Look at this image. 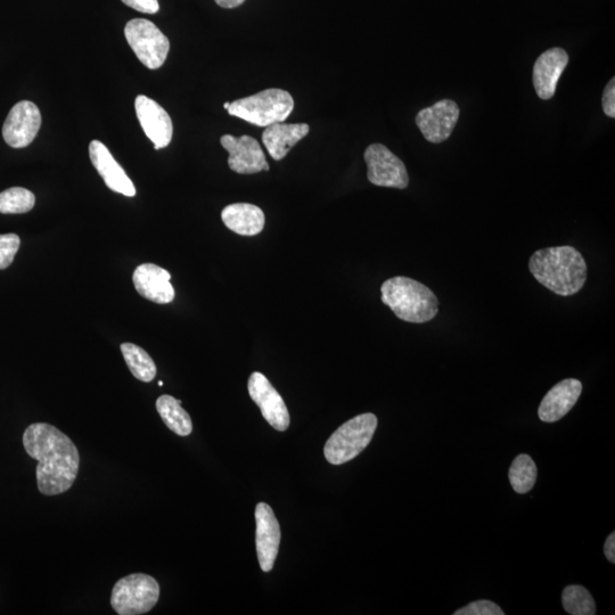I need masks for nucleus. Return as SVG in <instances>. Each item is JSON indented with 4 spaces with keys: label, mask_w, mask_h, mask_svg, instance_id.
<instances>
[{
    "label": "nucleus",
    "mask_w": 615,
    "mask_h": 615,
    "mask_svg": "<svg viewBox=\"0 0 615 615\" xmlns=\"http://www.w3.org/2000/svg\"><path fill=\"white\" fill-rule=\"evenodd\" d=\"M377 428V417L372 413L351 418L336 430L326 442L324 454L332 465H342L362 454L371 444Z\"/></svg>",
    "instance_id": "obj_5"
},
{
    "label": "nucleus",
    "mask_w": 615,
    "mask_h": 615,
    "mask_svg": "<svg viewBox=\"0 0 615 615\" xmlns=\"http://www.w3.org/2000/svg\"><path fill=\"white\" fill-rule=\"evenodd\" d=\"M35 194L23 187H12L0 193V213L19 215L34 209Z\"/></svg>",
    "instance_id": "obj_25"
},
{
    "label": "nucleus",
    "mask_w": 615,
    "mask_h": 615,
    "mask_svg": "<svg viewBox=\"0 0 615 615\" xmlns=\"http://www.w3.org/2000/svg\"><path fill=\"white\" fill-rule=\"evenodd\" d=\"M215 2L220 7L228 8V10H231V8L241 6L245 2V0H215Z\"/></svg>",
    "instance_id": "obj_31"
},
{
    "label": "nucleus",
    "mask_w": 615,
    "mask_h": 615,
    "mask_svg": "<svg viewBox=\"0 0 615 615\" xmlns=\"http://www.w3.org/2000/svg\"><path fill=\"white\" fill-rule=\"evenodd\" d=\"M256 545L260 568L264 572L272 571L281 544V527L275 513L268 504L260 503L256 507Z\"/></svg>",
    "instance_id": "obj_14"
},
{
    "label": "nucleus",
    "mask_w": 615,
    "mask_h": 615,
    "mask_svg": "<svg viewBox=\"0 0 615 615\" xmlns=\"http://www.w3.org/2000/svg\"><path fill=\"white\" fill-rule=\"evenodd\" d=\"M455 615H504V611L499 606L490 601H477L466 605L465 608L457 610Z\"/></svg>",
    "instance_id": "obj_27"
},
{
    "label": "nucleus",
    "mask_w": 615,
    "mask_h": 615,
    "mask_svg": "<svg viewBox=\"0 0 615 615\" xmlns=\"http://www.w3.org/2000/svg\"><path fill=\"white\" fill-rule=\"evenodd\" d=\"M562 604L565 611L572 615H595L596 605L592 594L579 585L568 586L563 590Z\"/></svg>",
    "instance_id": "obj_24"
},
{
    "label": "nucleus",
    "mask_w": 615,
    "mask_h": 615,
    "mask_svg": "<svg viewBox=\"0 0 615 615\" xmlns=\"http://www.w3.org/2000/svg\"><path fill=\"white\" fill-rule=\"evenodd\" d=\"M529 269L533 277L561 297L577 294L587 281V264L573 246H554L532 254Z\"/></svg>",
    "instance_id": "obj_2"
},
{
    "label": "nucleus",
    "mask_w": 615,
    "mask_h": 615,
    "mask_svg": "<svg viewBox=\"0 0 615 615\" xmlns=\"http://www.w3.org/2000/svg\"><path fill=\"white\" fill-rule=\"evenodd\" d=\"M21 245L20 237L16 234L0 235V270L12 265Z\"/></svg>",
    "instance_id": "obj_26"
},
{
    "label": "nucleus",
    "mask_w": 615,
    "mask_h": 615,
    "mask_svg": "<svg viewBox=\"0 0 615 615\" xmlns=\"http://www.w3.org/2000/svg\"><path fill=\"white\" fill-rule=\"evenodd\" d=\"M248 389L251 399L260 408L262 416L277 431L289 429L291 418L280 393L273 387L264 374L254 372L249 379Z\"/></svg>",
    "instance_id": "obj_9"
},
{
    "label": "nucleus",
    "mask_w": 615,
    "mask_h": 615,
    "mask_svg": "<svg viewBox=\"0 0 615 615\" xmlns=\"http://www.w3.org/2000/svg\"><path fill=\"white\" fill-rule=\"evenodd\" d=\"M40 127L41 113L38 106L29 101L19 102L13 106L4 122V141L14 149H23L35 141Z\"/></svg>",
    "instance_id": "obj_10"
},
{
    "label": "nucleus",
    "mask_w": 615,
    "mask_h": 615,
    "mask_svg": "<svg viewBox=\"0 0 615 615\" xmlns=\"http://www.w3.org/2000/svg\"><path fill=\"white\" fill-rule=\"evenodd\" d=\"M229 105H231V103H228V102H227V103H225V104H224V109H225V110H228V109H229Z\"/></svg>",
    "instance_id": "obj_32"
},
{
    "label": "nucleus",
    "mask_w": 615,
    "mask_h": 615,
    "mask_svg": "<svg viewBox=\"0 0 615 615\" xmlns=\"http://www.w3.org/2000/svg\"><path fill=\"white\" fill-rule=\"evenodd\" d=\"M367 178L373 185L405 190L409 184L405 163L387 146L372 144L364 154Z\"/></svg>",
    "instance_id": "obj_8"
},
{
    "label": "nucleus",
    "mask_w": 615,
    "mask_h": 615,
    "mask_svg": "<svg viewBox=\"0 0 615 615\" xmlns=\"http://www.w3.org/2000/svg\"><path fill=\"white\" fill-rule=\"evenodd\" d=\"M603 110L606 116L615 118V79L612 78L604 89Z\"/></svg>",
    "instance_id": "obj_29"
},
{
    "label": "nucleus",
    "mask_w": 615,
    "mask_h": 615,
    "mask_svg": "<svg viewBox=\"0 0 615 615\" xmlns=\"http://www.w3.org/2000/svg\"><path fill=\"white\" fill-rule=\"evenodd\" d=\"M121 2L137 12L145 14H155L160 10L158 0H121Z\"/></svg>",
    "instance_id": "obj_28"
},
{
    "label": "nucleus",
    "mask_w": 615,
    "mask_h": 615,
    "mask_svg": "<svg viewBox=\"0 0 615 615\" xmlns=\"http://www.w3.org/2000/svg\"><path fill=\"white\" fill-rule=\"evenodd\" d=\"M160 598L157 579L145 573H134L117 581L111 595L112 609L120 615L149 613Z\"/></svg>",
    "instance_id": "obj_6"
},
{
    "label": "nucleus",
    "mask_w": 615,
    "mask_h": 615,
    "mask_svg": "<svg viewBox=\"0 0 615 615\" xmlns=\"http://www.w3.org/2000/svg\"><path fill=\"white\" fill-rule=\"evenodd\" d=\"M121 352L127 366L137 380L150 383L157 376V365L147 352L134 343H122Z\"/></svg>",
    "instance_id": "obj_22"
},
{
    "label": "nucleus",
    "mask_w": 615,
    "mask_h": 615,
    "mask_svg": "<svg viewBox=\"0 0 615 615\" xmlns=\"http://www.w3.org/2000/svg\"><path fill=\"white\" fill-rule=\"evenodd\" d=\"M537 475L536 463L529 455L522 454L514 459L508 478L515 492L523 495L535 486Z\"/></svg>",
    "instance_id": "obj_23"
},
{
    "label": "nucleus",
    "mask_w": 615,
    "mask_h": 615,
    "mask_svg": "<svg viewBox=\"0 0 615 615\" xmlns=\"http://www.w3.org/2000/svg\"><path fill=\"white\" fill-rule=\"evenodd\" d=\"M382 302L401 321L424 324L432 321L439 313V301L428 286L398 276L385 281L381 287Z\"/></svg>",
    "instance_id": "obj_3"
},
{
    "label": "nucleus",
    "mask_w": 615,
    "mask_h": 615,
    "mask_svg": "<svg viewBox=\"0 0 615 615\" xmlns=\"http://www.w3.org/2000/svg\"><path fill=\"white\" fill-rule=\"evenodd\" d=\"M89 157L98 174L103 178L111 191L134 198L136 188L126 171L120 166L113 155L100 141H93L89 145Z\"/></svg>",
    "instance_id": "obj_15"
},
{
    "label": "nucleus",
    "mask_w": 615,
    "mask_h": 615,
    "mask_svg": "<svg viewBox=\"0 0 615 615\" xmlns=\"http://www.w3.org/2000/svg\"><path fill=\"white\" fill-rule=\"evenodd\" d=\"M125 36L146 68L157 70L166 62L170 41L155 24L145 19H134L127 23Z\"/></svg>",
    "instance_id": "obj_7"
},
{
    "label": "nucleus",
    "mask_w": 615,
    "mask_h": 615,
    "mask_svg": "<svg viewBox=\"0 0 615 615\" xmlns=\"http://www.w3.org/2000/svg\"><path fill=\"white\" fill-rule=\"evenodd\" d=\"M582 392V384L578 380L567 379L557 383L547 393L538 409L541 421L554 423L562 420L576 406Z\"/></svg>",
    "instance_id": "obj_18"
},
{
    "label": "nucleus",
    "mask_w": 615,
    "mask_h": 615,
    "mask_svg": "<svg viewBox=\"0 0 615 615\" xmlns=\"http://www.w3.org/2000/svg\"><path fill=\"white\" fill-rule=\"evenodd\" d=\"M27 454L38 462L36 475L41 494L57 496L75 483L80 456L75 442L67 434L48 423H35L23 433Z\"/></svg>",
    "instance_id": "obj_1"
},
{
    "label": "nucleus",
    "mask_w": 615,
    "mask_h": 615,
    "mask_svg": "<svg viewBox=\"0 0 615 615\" xmlns=\"http://www.w3.org/2000/svg\"><path fill=\"white\" fill-rule=\"evenodd\" d=\"M162 385H163V382L160 381L159 382V387H162Z\"/></svg>",
    "instance_id": "obj_33"
},
{
    "label": "nucleus",
    "mask_w": 615,
    "mask_h": 615,
    "mask_svg": "<svg viewBox=\"0 0 615 615\" xmlns=\"http://www.w3.org/2000/svg\"><path fill=\"white\" fill-rule=\"evenodd\" d=\"M604 553L606 559H608L612 564L615 563V532H612L611 535L606 539L604 545Z\"/></svg>",
    "instance_id": "obj_30"
},
{
    "label": "nucleus",
    "mask_w": 615,
    "mask_h": 615,
    "mask_svg": "<svg viewBox=\"0 0 615 615\" xmlns=\"http://www.w3.org/2000/svg\"><path fill=\"white\" fill-rule=\"evenodd\" d=\"M168 270L154 264L138 266L133 276L136 290L146 300L167 305L175 299V289L171 284Z\"/></svg>",
    "instance_id": "obj_17"
},
{
    "label": "nucleus",
    "mask_w": 615,
    "mask_h": 615,
    "mask_svg": "<svg viewBox=\"0 0 615 615\" xmlns=\"http://www.w3.org/2000/svg\"><path fill=\"white\" fill-rule=\"evenodd\" d=\"M310 127L307 123H287L277 122L272 126L266 127L262 134L264 143L270 157L275 161L283 160L297 145L301 139L309 134Z\"/></svg>",
    "instance_id": "obj_19"
},
{
    "label": "nucleus",
    "mask_w": 615,
    "mask_h": 615,
    "mask_svg": "<svg viewBox=\"0 0 615 615\" xmlns=\"http://www.w3.org/2000/svg\"><path fill=\"white\" fill-rule=\"evenodd\" d=\"M458 118V105L454 101L442 100L418 112L416 125L426 141L440 144L453 134Z\"/></svg>",
    "instance_id": "obj_12"
},
{
    "label": "nucleus",
    "mask_w": 615,
    "mask_h": 615,
    "mask_svg": "<svg viewBox=\"0 0 615 615\" xmlns=\"http://www.w3.org/2000/svg\"><path fill=\"white\" fill-rule=\"evenodd\" d=\"M220 143L229 153V168L236 174L253 175L269 170L266 155L256 138L224 135L220 138Z\"/></svg>",
    "instance_id": "obj_11"
},
{
    "label": "nucleus",
    "mask_w": 615,
    "mask_h": 615,
    "mask_svg": "<svg viewBox=\"0 0 615 615\" xmlns=\"http://www.w3.org/2000/svg\"><path fill=\"white\" fill-rule=\"evenodd\" d=\"M569 63V55L562 48H551L538 57L533 67V86L541 100H551L557 84Z\"/></svg>",
    "instance_id": "obj_16"
},
{
    "label": "nucleus",
    "mask_w": 615,
    "mask_h": 615,
    "mask_svg": "<svg viewBox=\"0 0 615 615\" xmlns=\"http://www.w3.org/2000/svg\"><path fill=\"white\" fill-rule=\"evenodd\" d=\"M294 109L292 95L286 90L269 88L249 97L241 98L227 110L231 116L240 118L251 125L268 127L283 122Z\"/></svg>",
    "instance_id": "obj_4"
},
{
    "label": "nucleus",
    "mask_w": 615,
    "mask_h": 615,
    "mask_svg": "<svg viewBox=\"0 0 615 615\" xmlns=\"http://www.w3.org/2000/svg\"><path fill=\"white\" fill-rule=\"evenodd\" d=\"M221 219L232 232L242 236H256L264 231L265 213L257 205L235 203L221 212Z\"/></svg>",
    "instance_id": "obj_20"
},
{
    "label": "nucleus",
    "mask_w": 615,
    "mask_h": 615,
    "mask_svg": "<svg viewBox=\"0 0 615 615\" xmlns=\"http://www.w3.org/2000/svg\"><path fill=\"white\" fill-rule=\"evenodd\" d=\"M157 410L168 429L180 437L190 436L193 431L192 418L182 408V401L163 395L157 400Z\"/></svg>",
    "instance_id": "obj_21"
},
{
    "label": "nucleus",
    "mask_w": 615,
    "mask_h": 615,
    "mask_svg": "<svg viewBox=\"0 0 615 615\" xmlns=\"http://www.w3.org/2000/svg\"><path fill=\"white\" fill-rule=\"evenodd\" d=\"M135 110L144 133L154 144L155 150L164 149L171 143L174 126L166 110L145 95H139L135 101Z\"/></svg>",
    "instance_id": "obj_13"
}]
</instances>
